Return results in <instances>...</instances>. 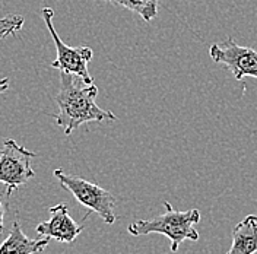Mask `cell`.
I'll return each instance as SVG.
<instances>
[{
  "instance_id": "cell-4",
  "label": "cell",
  "mask_w": 257,
  "mask_h": 254,
  "mask_svg": "<svg viewBox=\"0 0 257 254\" xmlns=\"http://www.w3.org/2000/svg\"><path fill=\"white\" fill-rule=\"evenodd\" d=\"M41 18H43V21H44V24L47 27L54 44H56L57 57L51 63V67L57 69L60 72L72 73V75L80 78L86 85L94 83V79H92V76L89 75V70H88V64L92 60V56H94L92 48L70 47L66 43H63L62 38L59 37L57 31L54 30V24H53L54 12H53L51 8H43L41 9Z\"/></svg>"
},
{
  "instance_id": "cell-3",
  "label": "cell",
  "mask_w": 257,
  "mask_h": 254,
  "mask_svg": "<svg viewBox=\"0 0 257 254\" xmlns=\"http://www.w3.org/2000/svg\"><path fill=\"white\" fill-rule=\"evenodd\" d=\"M54 177L59 180L60 186L72 193V196L89 212L96 213L107 225H112L117 221L114 207L115 197L111 193L94 183L78 177V175L66 174L62 168L54 170Z\"/></svg>"
},
{
  "instance_id": "cell-1",
  "label": "cell",
  "mask_w": 257,
  "mask_h": 254,
  "mask_svg": "<svg viewBox=\"0 0 257 254\" xmlns=\"http://www.w3.org/2000/svg\"><path fill=\"white\" fill-rule=\"evenodd\" d=\"M96 95L95 83L86 85L78 76L75 78L72 73L60 72V88L54 98L59 112L53 117L57 126L63 129L66 136H70L78 127L89 121H117L115 114L96 105Z\"/></svg>"
},
{
  "instance_id": "cell-2",
  "label": "cell",
  "mask_w": 257,
  "mask_h": 254,
  "mask_svg": "<svg viewBox=\"0 0 257 254\" xmlns=\"http://www.w3.org/2000/svg\"><path fill=\"white\" fill-rule=\"evenodd\" d=\"M165 213L149 221H136L130 223L128 234L133 237H144L149 234H164L171 241V251L177 253L183 241H199V232L194 226L200 222L199 209L190 210H176L170 202H164Z\"/></svg>"
},
{
  "instance_id": "cell-11",
  "label": "cell",
  "mask_w": 257,
  "mask_h": 254,
  "mask_svg": "<svg viewBox=\"0 0 257 254\" xmlns=\"http://www.w3.org/2000/svg\"><path fill=\"white\" fill-rule=\"evenodd\" d=\"M25 18L22 15H6L0 18V40L22 30Z\"/></svg>"
},
{
  "instance_id": "cell-13",
  "label": "cell",
  "mask_w": 257,
  "mask_h": 254,
  "mask_svg": "<svg viewBox=\"0 0 257 254\" xmlns=\"http://www.w3.org/2000/svg\"><path fill=\"white\" fill-rule=\"evenodd\" d=\"M8 89H9V79L8 78H2L0 79V95L3 92H6Z\"/></svg>"
},
{
  "instance_id": "cell-6",
  "label": "cell",
  "mask_w": 257,
  "mask_h": 254,
  "mask_svg": "<svg viewBox=\"0 0 257 254\" xmlns=\"http://www.w3.org/2000/svg\"><path fill=\"white\" fill-rule=\"evenodd\" d=\"M210 59L225 66L237 80L244 78L257 79V50L237 44L232 38H226L224 44H212L209 48Z\"/></svg>"
},
{
  "instance_id": "cell-8",
  "label": "cell",
  "mask_w": 257,
  "mask_h": 254,
  "mask_svg": "<svg viewBox=\"0 0 257 254\" xmlns=\"http://www.w3.org/2000/svg\"><path fill=\"white\" fill-rule=\"evenodd\" d=\"M50 244V238H30L21 228V223L14 221L8 238L0 244V254H37L44 251Z\"/></svg>"
},
{
  "instance_id": "cell-9",
  "label": "cell",
  "mask_w": 257,
  "mask_h": 254,
  "mask_svg": "<svg viewBox=\"0 0 257 254\" xmlns=\"http://www.w3.org/2000/svg\"><path fill=\"white\" fill-rule=\"evenodd\" d=\"M257 253V215L245 216L232 229V244L226 254Z\"/></svg>"
},
{
  "instance_id": "cell-5",
  "label": "cell",
  "mask_w": 257,
  "mask_h": 254,
  "mask_svg": "<svg viewBox=\"0 0 257 254\" xmlns=\"http://www.w3.org/2000/svg\"><path fill=\"white\" fill-rule=\"evenodd\" d=\"M34 157H37L35 152L28 151L14 139L3 141V148H0V183L5 184L8 197L35 177L31 167Z\"/></svg>"
},
{
  "instance_id": "cell-12",
  "label": "cell",
  "mask_w": 257,
  "mask_h": 254,
  "mask_svg": "<svg viewBox=\"0 0 257 254\" xmlns=\"http://www.w3.org/2000/svg\"><path fill=\"white\" fill-rule=\"evenodd\" d=\"M5 194L6 191H0V234L3 232V228H5V215H6V205L3 202Z\"/></svg>"
},
{
  "instance_id": "cell-10",
  "label": "cell",
  "mask_w": 257,
  "mask_h": 254,
  "mask_svg": "<svg viewBox=\"0 0 257 254\" xmlns=\"http://www.w3.org/2000/svg\"><path fill=\"white\" fill-rule=\"evenodd\" d=\"M94 2H107L114 6H121L128 11L138 14L144 21L149 22L158 15V0H94Z\"/></svg>"
},
{
  "instance_id": "cell-7",
  "label": "cell",
  "mask_w": 257,
  "mask_h": 254,
  "mask_svg": "<svg viewBox=\"0 0 257 254\" xmlns=\"http://www.w3.org/2000/svg\"><path fill=\"white\" fill-rule=\"evenodd\" d=\"M50 219L37 225L35 232L40 237L56 239L59 242L70 244L80 235L83 225L78 223L69 213V209L64 203H57L48 209Z\"/></svg>"
}]
</instances>
